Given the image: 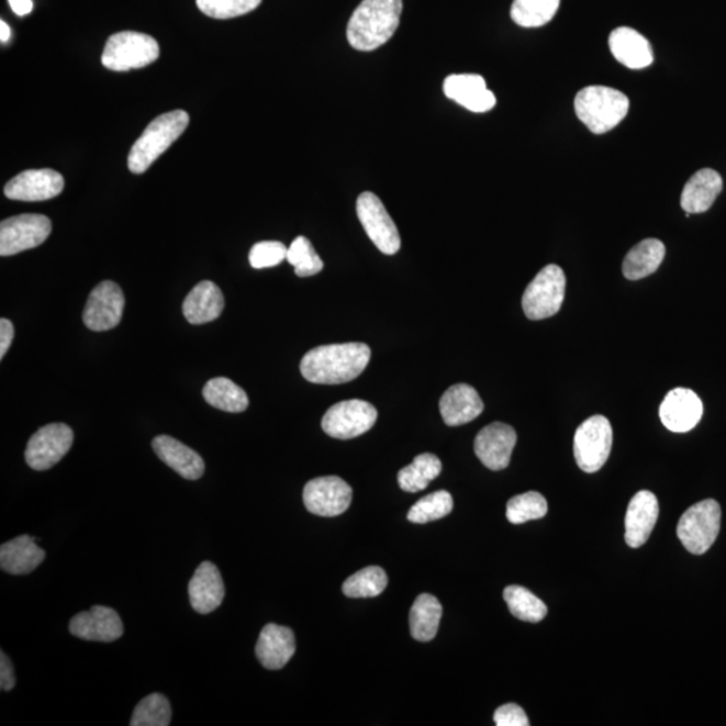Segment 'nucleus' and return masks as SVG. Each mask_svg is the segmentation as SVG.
I'll use <instances>...</instances> for the list:
<instances>
[{"instance_id": "f257e3e1", "label": "nucleus", "mask_w": 726, "mask_h": 726, "mask_svg": "<svg viewBox=\"0 0 726 726\" xmlns=\"http://www.w3.org/2000/svg\"><path fill=\"white\" fill-rule=\"evenodd\" d=\"M370 357V347L358 342L320 346L305 354L300 373L312 383L338 386L361 376Z\"/></svg>"}, {"instance_id": "f03ea898", "label": "nucleus", "mask_w": 726, "mask_h": 726, "mask_svg": "<svg viewBox=\"0 0 726 726\" xmlns=\"http://www.w3.org/2000/svg\"><path fill=\"white\" fill-rule=\"evenodd\" d=\"M402 0H362L347 25L353 49L373 52L393 37L400 25Z\"/></svg>"}, {"instance_id": "7ed1b4c3", "label": "nucleus", "mask_w": 726, "mask_h": 726, "mask_svg": "<svg viewBox=\"0 0 726 726\" xmlns=\"http://www.w3.org/2000/svg\"><path fill=\"white\" fill-rule=\"evenodd\" d=\"M189 123V113L182 110L167 112L154 119L131 148L130 171L146 172L154 161L181 137Z\"/></svg>"}, {"instance_id": "20e7f679", "label": "nucleus", "mask_w": 726, "mask_h": 726, "mask_svg": "<svg viewBox=\"0 0 726 726\" xmlns=\"http://www.w3.org/2000/svg\"><path fill=\"white\" fill-rule=\"evenodd\" d=\"M628 110L627 96L608 87H587L574 99L576 115L596 135L617 127Z\"/></svg>"}, {"instance_id": "39448f33", "label": "nucleus", "mask_w": 726, "mask_h": 726, "mask_svg": "<svg viewBox=\"0 0 726 726\" xmlns=\"http://www.w3.org/2000/svg\"><path fill=\"white\" fill-rule=\"evenodd\" d=\"M159 57V44L152 35L122 32L108 38L101 63L113 71L146 68Z\"/></svg>"}, {"instance_id": "423d86ee", "label": "nucleus", "mask_w": 726, "mask_h": 726, "mask_svg": "<svg viewBox=\"0 0 726 726\" xmlns=\"http://www.w3.org/2000/svg\"><path fill=\"white\" fill-rule=\"evenodd\" d=\"M722 529V507L714 500H705L689 507L678 522L677 534L685 549L704 555L712 548Z\"/></svg>"}, {"instance_id": "0eeeda50", "label": "nucleus", "mask_w": 726, "mask_h": 726, "mask_svg": "<svg viewBox=\"0 0 726 726\" xmlns=\"http://www.w3.org/2000/svg\"><path fill=\"white\" fill-rule=\"evenodd\" d=\"M567 278L556 264H549L539 271L526 287L522 297V309L532 321H541L560 311L566 298Z\"/></svg>"}, {"instance_id": "6e6552de", "label": "nucleus", "mask_w": 726, "mask_h": 726, "mask_svg": "<svg viewBox=\"0 0 726 726\" xmlns=\"http://www.w3.org/2000/svg\"><path fill=\"white\" fill-rule=\"evenodd\" d=\"M612 442L614 432L607 417L596 415L580 424L573 446L576 463L580 470L588 473L602 470L610 458Z\"/></svg>"}, {"instance_id": "1a4fd4ad", "label": "nucleus", "mask_w": 726, "mask_h": 726, "mask_svg": "<svg viewBox=\"0 0 726 726\" xmlns=\"http://www.w3.org/2000/svg\"><path fill=\"white\" fill-rule=\"evenodd\" d=\"M377 417L376 407L368 401H340L323 416L322 428L334 439L350 440L373 428Z\"/></svg>"}, {"instance_id": "9d476101", "label": "nucleus", "mask_w": 726, "mask_h": 726, "mask_svg": "<svg viewBox=\"0 0 726 726\" xmlns=\"http://www.w3.org/2000/svg\"><path fill=\"white\" fill-rule=\"evenodd\" d=\"M52 233V221L42 214H21L0 224V256H14L40 247Z\"/></svg>"}, {"instance_id": "9b49d317", "label": "nucleus", "mask_w": 726, "mask_h": 726, "mask_svg": "<svg viewBox=\"0 0 726 726\" xmlns=\"http://www.w3.org/2000/svg\"><path fill=\"white\" fill-rule=\"evenodd\" d=\"M357 215L366 234L382 254H398L401 248L400 233L380 198L365 191L357 200Z\"/></svg>"}, {"instance_id": "f8f14e48", "label": "nucleus", "mask_w": 726, "mask_h": 726, "mask_svg": "<svg viewBox=\"0 0 726 726\" xmlns=\"http://www.w3.org/2000/svg\"><path fill=\"white\" fill-rule=\"evenodd\" d=\"M74 431L63 423L42 427L30 437L25 459L35 471H46L59 463L74 446Z\"/></svg>"}, {"instance_id": "ddd939ff", "label": "nucleus", "mask_w": 726, "mask_h": 726, "mask_svg": "<svg viewBox=\"0 0 726 726\" xmlns=\"http://www.w3.org/2000/svg\"><path fill=\"white\" fill-rule=\"evenodd\" d=\"M353 490L339 477H322L304 485L303 501L311 514L338 517L350 507Z\"/></svg>"}, {"instance_id": "4468645a", "label": "nucleus", "mask_w": 726, "mask_h": 726, "mask_svg": "<svg viewBox=\"0 0 726 726\" xmlns=\"http://www.w3.org/2000/svg\"><path fill=\"white\" fill-rule=\"evenodd\" d=\"M124 305L122 288L113 281H103L89 295L82 321L92 332H108L122 321Z\"/></svg>"}, {"instance_id": "2eb2a0df", "label": "nucleus", "mask_w": 726, "mask_h": 726, "mask_svg": "<svg viewBox=\"0 0 726 726\" xmlns=\"http://www.w3.org/2000/svg\"><path fill=\"white\" fill-rule=\"evenodd\" d=\"M64 186V177L57 171L26 170L5 185L4 196L13 201L41 202L62 194Z\"/></svg>"}, {"instance_id": "dca6fc26", "label": "nucleus", "mask_w": 726, "mask_h": 726, "mask_svg": "<svg viewBox=\"0 0 726 726\" xmlns=\"http://www.w3.org/2000/svg\"><path fill=\"white\" fill-rule=\"evenodd\" d=\"M69 632L82 640L111 644L122 638L124 624L115 610L93 605L91 610L80 612L70 621Z\"/></svg>"}, {"instance_id": "f3484780", "label": "nucleus", "mask_w": 726, "mask_h": 726, "mask_svg": "<svg viewBox=\"0 0 726 726\" xmlns=\"http://www.w3.org/2000/svg\"><path fill=\"white\" fill-rule=\"evenodd\" d=\"M517 444V432L503 423H493L479 432L473 449L478 459L493 471L505 470Z\"/></svg>"}, {"instance_id": "a211bd4d", "label": "nucleus", "mask_w": 726, "mask_h": 726, "mask_svg": "<svg viewBox=\"0 0 726 726\" xmlns=\"http://www.w3.org/2000/svg\"><path fill=\"white\" fill-rule=\"evenodd\" d=\"M704 405L692 389L671 390L659 407V417L666 428L677 434L692 431L701 422Z\"/></svg>"}, {"instance_id": "6ab92c4d", "label": "nucleus", "mask_w": 726, "mask_h": 726, "mask_svg": "<svg viewBox=\"0 0 726 726\" xmlns=\"http://www.w3.org/2000/svg\"><path fill=\"white\" fill-rule=\"evenodd\" d=\"M444 94L465 107L466 110L483 113L496 104L493 92L489 91L484 78L479 75H453L443 83Z\"/></svg>"}, {"instance_id": "aec40b11", "label": "nucleus", "mask_w": 726, "mask_h": 726, "mask_svg": "<svg viewBox=\"0 0 726 726\" xmlns=\"http://www.w3.org/2000/svg\"><path fill=\"white\" fill-rule=\"evenodd\" d=\"M659 503L651 491H639L629 502L626 513V543L629 548L644 546L656 527Z\"/></svg>"}, {"instance_id": "412c9836", "label": "nucleus", "mask_w": 726, "mask_h": 726, "mask_svg": "<svg viewBox=\"0 0 726 726\" xmlns=\"http://www.w3.org/2000/svg\"><path fill=\"white\" fill-rule=\"evenodd\" d=\"M297 640L291 628L267 624L256 645V657L264 668L280 670L295 656Z\"/></svg>"}, {"instance_id": "4be33fe9", "label": "nucleus", "mask_w": 726, "mask_h": 726, "mask_svg": "<svg viewBox=\"0 0 726 726\" xmlns=\"http://www.w3.org/2000/svg\"><path fill=\"white\" fill-rule=\"evenodd\" d=\"M191 607L206 615L220 607L225 597L224 580L213 562H202L189 583Z\"/></svg>"}, {"instance_id": "5701e85b", "label": "nucleus", "mask_w": 726, "mask_h": 726, "mask_svg": "<svg viewBox=\"0 0 726 726\" xmlns=\"http://www.w3.org/2000/svg\"><path fill=\"white\" fill-rule=\"evenodd\" d=\"M484 410L477 390L467 383H456L440 399V413L448 427H459L472 422Z\"/></svg>"}, {"instance_id": "b1692460", "label": "nucleus", "mask_w": 726, "mask_h": 726, "mask_svg": "<svg viewBox=\"0 0 726 726\" xmlns=\"http://www.w3.org/2000/svg\"><path fill=\"white\" fill-rule=\"evenodd\" d=\"M153 448L165 465L185 479L197 480L202 478L205 472V461L201 456L171 436L155 437Z\"/></svg>"}, {"instance_id": "393cba45", "label": "nucleus", "mask_w": 726, "mask_h": 726, "mask_svg": "<svg viewBox=\"0 0 726 726\" xmlns=\"http://www.w3.org/2000/svg\"><path fill=\"white\" fill-rule=\"evenodd\" d=\"M614 57L629 69H645L654 63L650 42L632 27H617L610 35Z\"/></svg>"}, {"instance_id": "a878e982", "label": "nucleus", "mask_w": 726, "mask_h": 726, "mask_svg": "<svg viewBox=\"0 0 726 726\" xmlns=\"http://www.w3.org/2000/svg\"><path fill=\"white\" fill-rule=\"evenodd\" d=\"M225 308L224 295L213 281H201L186 297L182 311L191 325H205L221 316Z\"/></svg>"}, {"instance_id": "bb28decb", "label": "nucleus", "mask_w": 726, "mask_h": 726, "mask_svg": "<svg viewBox=\"0 0 726 726\" xmlns=\"http://www.w3.org/2000/svg\"><path fill=\"white\" fill-rule=\"evenodd\" d=\"M723 178L716 170L702 169L689 179L681 196V208L690 214L705 213L723 191Z\"/></svg>"}, {"instance_id": "cd10ccee", "label": "nucleus", "mask_w": 726, "mask_h": 726, "mask_svg": "<svg viewBox=\"0 0 726 726\" xmlns=\"http://www.w3.org/2000/svg\"><path fill=\"white\" fill-rule=\"evenodd\" d=\"M46 554L29 536H20L0 546V567L10 574H29L44 562Z\"/></svg>"}, {"instance_id": "c85d7f7f", "label": "nucleus", "mask_w": 726, "mask_h": 726, "mask_svg": "<svg viewBox=\"0 0 726 726\" xmlns=\"http://www.w3.org/2000/svg\"><path fill=\"white\" fill-rule=\"evenodd\" d=\"M666 255L662 242L647 238L628 252L623 261V275L628 280H640L656 272Z\"/></svg>"}, {"instance_id": "c756f323", "label": "nucleus", "mask_w": 726, "mask_h": 726, "mask_svg": "<svg viewBox=\"0 0 726 726\" xmlns=\"http://www.w3.org/2000/svg\"><path fill=\"white\" fill-rule=\"evenodd\" d=\"M443 607L435 596L429 593L420 595L412 605L410 626L413 639L431 641L439 632Z\"/></svg>"}, {"instance_id": "7c9ffc66", "label": "nucleus", "mask_w": 726, "mask_h": 726, "mask_svg": "<svg viewBox=\"0 0 726 726\" xmlns=\"http://www.w3.org/2000/svg\"><path fill=\"white\" fill-rule=\"evenodd\" d=\"M202 394L208 404L215 410L242 413L249 406V399L245 390L236 386L230 378H213L203 388Z\"/></svg>"}, {"instance_id": "2f4dec72", "label": "nucleus", "mask_w": 726, "mask_h": 726, "mask_svg": "<svg viewBox=\"0 0 726 726\" xmlns=\"http://www.w3.org/2000/svg\"><path fill=\"white\" fill-rule=\"evenodd\" d=\"M442 461L434 454L416 456L413 463L402 468L398 480L402 491L415 494L428 488L432 480L440 476Z\"/></svg>"}, {"instance_id": "473e14b6", "label": "nucleus", "mask_w": 726, "mask_h": 726, "mask_svg": "<svg viewBox=\"0 0 726 726\" xmlns=\"http://www.w3.org/2000/svg\"><path fill=\"white\" fill-rule=\"evenodd\" d=\"M503 599L514 617L522 622L538 623L548 615V607L529 590L520 585H510L503 591Z\"/></svg>"}, {"instance_id": "72a5a7b5", "label": "nucleus", "mask_w": 726, "mask_h": 726, "mask_svg": "<svg viewBox=\"0 0 726 726\" xmlns=\"http://www.w3.org/2000/svg\"><path fill=\"white\" fill-rule=\"evenodd\" d=\"M561 0H514L510 15L521 27H541L554 20Z\"/></svg>"}, {"instance_id": "f704fd0d", "label": "nucleus", "mask_w": 726, "mask_h": 726, "mask_svg": "<svg viewBox=\"0 0 726 726\" xmlns=\"http://www.w3.org/2000/svg\"><path fill=\"white\" fill-rule=\"evenodd\" d=\"M387 587L386 571L380 567H368L347 579L342 591L347 597L368 599L380 596Z\"/></svg>"}, {"instance_id": "c9c22d12", "label": "nucleus", "mask_w": 726, "mask_h": 726, "mask_svg": "<svg viewBox=\"0 0 726 726\" xmlns=\"http://www.w3.org/2000/svg\"><path fill=\"white\" fill-rule=\"evenodd\" d=\"M171 705L164 694L154 693L143 699L132 714L131 726H169Z\"/></svg>"}, {"instance_id": "e433bc0d", "label": "nucleus", "mask_w": 726, "mask_h": 726, "mask_svg": "<svg viewBox=\"0 0 726 726\" xmlns=\"http://www.w3.org/2000/svg\"><path fill=\"white\" fill-rule=\"evenodd\" d=\"M454 509L453 495L448 491H436L422 498L407 513V521L413 524H428V522L442 520L451 514Z\"/></svg>"}, {"instance_id": "4c0bfd02", "label": "nucleus", "mask_w": 726, "mask_h": 726, "mask_svg": "<svg viewBox=\"0 0 726 726\" xmlns=\"http://www.w3.org/2000/svg\"><path fill=\"white\" fill-rule=\"evenodd\" d=\"M546 514H548V502L536 491L514 496L507 503L506 517L513 525L541 520Z\"/></svg>"}, {"instance_id": "58836bf2", "label": "nucleus", "mask_w": 726, "mask_h": 726, "mask_svg": "<svg viewBox=\"0 0 726 726\" xmlns=\"http://www.w3.org/2000/svg\"><path fill=\"white\" fill-rule=\"evenodd\" d=\"M287 261L295 267L299 278H310L320 273L325 267L320 255L316 254L309 238L299 236L293 239L287 252Z\"/></svg>"}, {"instance_id": "ea45409f", "label": "nucleus", "mask_w": 726, "mask_h": 726, "mask_svg": "<svg viewBox=\"0 0 726 726\" xmlns=\"http://www.w3.org/2000/svg\"><path fill=\"white\" fill-rule=\"evenodd\" d=\"M261 0H197L198 9L214 20H232L259 8Z\"/></svg>"}, {"instance_id": "a19ab883", "label": "nucleus", "mask_w": 726, "mask_h": 726, "mask_svg": "<svg viewBox=\"0 0 726 726\" xmlns=\"http://www.w3.org/2000/svg\"><path fill=\"white\" fill-rule=\"evenodd\" d=\"M286 245L279 242H261L252 247L249 254L250 266L256 269L271 268L287 259Z\"/></svg>"}, {"instance_id": "79ce46f5", "label": "nucleus", "mask_w": 726, "mask_h": 726, "mask_svg": "<svg viewBox=\"0 0 726 726\" xmlns=\"http://www.w3.org/2000/svg\"><path fill=\"white\" fill-rule=\"evenodd\" d=\"M494 722L498 726H529V718L517 704H506L498 707L494 714Z\"/></svg>"}, {"instance_id": "37998d69", "label": "nucleus", "mask_w": 726, "mask_h": 726, "mask_svg": "<svg viewBox=\"0 0 726 726\" xmlns=\"http://www.w3.org/2000/svg\"><path fill=\"white\" fill-rule=\"evenodd\" d=\"M14 666L10 658L2 651L0 652V688L3 692H10L15 686Z\"/></svg>"}, {"instance_id": "c03bdc74", "label": "nucleus", "mask_w": 726, "mask_h": 726, "mask_svg": "<svg viewBox=\"0 0 726 726\" xmlns=\"http://www.w3.org/2000/svg\"><path fill=\"white\" fill-rule=\"evenodd\" d=\"M15 330L13 323L9 320L0 321V358H4L5 353L9 351L11 344H13Z\"/></svg>"}, {"instance_id": "a18cd8bd", "label": "nucleus", "mask_w": 726, "mask_h": 726, "mask_svg": "<svg viewBox=\"0 0 726 726\" xmlns=\"http://www.w3.org/2000/svg\"><path fill=\"white\" fill-rule=\"evenodd\" d=\"M11 9L16 15L23 16L32 13L33 0H9Z\"/></svg>"}, {"instance_id": "49530a36", "label": "nucleus", "mask_w": 726, "mask_h": 726, "mask_svg": "<svg viewBox=\"0 0 726 726\" xmlns=\"http://www.w3.org/2000/svg\"><path fill=\"white\" fill-rule=\"evenodd\" d=\"M10 34L11 32L8 23L4 21L0 22V40H2L3 44L9 41Z\"/></svg>"}]
</instances>
